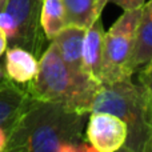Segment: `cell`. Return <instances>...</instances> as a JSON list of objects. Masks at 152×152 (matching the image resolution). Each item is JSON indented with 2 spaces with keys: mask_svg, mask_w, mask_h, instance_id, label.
I'll return each instance as SVG.
<instances>
[{
  "mask_svg": "<svg viewBox=\"0 0 152 152\" xmlns=\"http://www.w3.org/2000/svg\"><path fill=\"white\" fill-rule=\"evenodd\" d=\"M5 4H7V0H0V12H1L3 10H4Z\"/></svg>",
  "mask_w": 152,
  "mask_h": 152,
  "instance_id": "ffe728a7",
  "label": "cell"
},
{
  "mask_svg": "<svg viewBox=\"0 0 152 152\" xmlns=\"http://www.w3.org/2000/svg\"><path fill=\"white\" fill-rule=\"evenodd\" d=\"M143 152H152V136L148 139V142L145 143L144 148H143Z\"/></svg>",
  "mask_w": 152,
  "mask_h": 152,
  "instance_id": "ac0fdd59",
  "label": "cell"
},
{
  "mask_svg": "<svg viewBox=\"0 0 152 152\" xmlns=\"http://www.w3.org/2000/svg\"><path fill=\"white\" fill-rule=\"evenodd\" d=\"M66 104L32 97L7 131L4 151L88 152L95 151L83 139L86 119Z\"/></svg>",
  "mask_w": 152,
  "mask_h": 152,
  "instance_id": "6da1fadb",
  "label": "cell"
},
{
  "mask_svg": "<svg viewBox=\"0 0 152 152\" xmlns=\"http://www.w3.org/2000/svg\"><path fill=\"white\" fill-rule=\"evenodd\" d=\"M7 76H5V72H4V69L1 68V66H0V84L1 83H4L5 80H7Z\"/></svg>",
  "mask_w": 152,
  "mask_h": 152,
  "instance_id": "d6986e66",
  "label": "cell"
},
{
  "mask_svg": "<svg viewBox=\"0 0 152 152\" xmlns=\"http://www.w3.org/2000/svg\"><path fill=\"white\" fill-rule=\"evenodd\" d=\"M42 3L43 0H7L4 7L15 24V34L8 40V44L24 48L37 59L48 47H45V43L50 42L40 23Z\"/></svg>",
  "mask_w": 152,
  "mask_h": 152,
  "instance_id": "5b68a950",
  "label": "cell"
},
{
  "mask_svg": "<svg viewBox=\"0 0 152 152\" xmlns=\"http://www.w3.org/2000/svg\"><path fill=\"white\" fill-rule=\"evenodd\" d=\"M105 31L100 18L86 28L83 43V71L87 76L100 83L102 59L104 51Z\"/></svg>",
  "mask_w": 152,
  "mask_h": 152,
  "instance_id": "ba28073f",
  "label": "cell"
},
{
  "mask_svg": "<svg viewBox=\"0 0 152 152\" xmlns=\"http://www.w3.org/2000/svg\"><path fill=\"white\" fill-rule=\"evenodd\" d=\"M128 136L127 124L107 112H91L86 128V139L97 152H116L123 148Z\"/></svg>",
  "mask_w": 152,
  "mask_h": 152,
  "instance_id": "8992f818",
  "label": "cell"
},
{
  "mask_svg": "<svg viewBox=\"0 0 152 152\" xmlns=\"http://www.w3.org/2000/svg\"><path fill=\"white\" fill-rule=\"evenodd\" d=\"M108 1H112L113 4L120 7L123 11H128V10H135V8H140L145 3V0H108Z\"/></svg>",
  "mask_w": 152,
  "mask_h": 152,
  "instance_id": "9a60e30c",
  "label": "cell"
},
{
  "mask_svg": "<svg viewBox=\"0 0 152 152\" xmlns=\"http://www.w3.org/2000/svg\"><path fill=\"white\" fill-rule=\"evenodd\" d=\"M100 83L83 72L71 69L61 59L53 42L39 59L37 74L26 89L32 97L66 104L79 112L89 113L92 100Z\"/></svg>",
  "mask_w": 152,
  "mask_h": 152,
  "instance_id": "7a4b0ae2",
  "label": "cell"
},
{
  "mask_svg": "<svg viewBox=\"0 0 152 152\" xmlns=\"http://www.w3.org/2000/svg\"><path fill=\"white\" fill-rule=\"evenodd\" d=\"M67 26L88 28L102 16L108 0H63Z\"/></svg>",
  "mask_w": 152,
  "mask_h": 152,
  "instance_id": "7c38bea8",
  "label": "cell"
},
{
  "mask_svg": "<svg viewBox=\"0 0 152 152\" xmlns=\"http://www.w3.org/2000/svg\"><path fill=\"white\" fill-rule=\"evenodd\" d=\"M152 59V0L142 5V12L135 32L134 50L127 66V75L139 72Z\"/></svg>",
  "mask_w": 152,
  "mask_h": 152,
  "instance_id": "52a82bcc",
  "label": "cell"
},
{
  "mask_svg": "<svg viewBox=\"0 0 152 152\" xmlns=\"http://www.w3.org/2000/svg\"><path fill=\"white\" fill-rule=\"evenodd\" d=\"M137 81H139L137 86H139L143 96L145 121L152 131V59L139 71Z\"/></svg>",
  "mask_w": 152,
  "mask_h": 152,
  "instance_id": "5bb4252c",
  "label": "cell"
},
{
  "mask_svg": "<svg viewBox=\"0 0 152 152\" xmlns=\"http://www.w3.org/2000/svg\"><path fill=\"white\" fill-rule=\"evenodd\" d=\"M86 28L76 26H67L53 37L64 63L76 72H83V43Z\"/></svg>",
  "mask_w": 152,
  "mask_h": 152,
  "instance_id": "9c48e42d",
  "label": "cell"
},
{
  "mask_svg": "<svg viewBox=\"0 0 152 152\" xmlns=\"http://www.w3.org/2000/svg\"><path fill=\"white\" fill-rule=\"evenodd\" d=\"M5 143H7V134H5V131L0 127V151H4Z\"/></svg>",
  "mask_w": 152,
  "mask_h": 152,
  "instance_id": "e0dca14e",
  "label": "cell"
},
{
  "mask_svg": "<svg viewBox=\"0 0 152 152\" xmlns=\"http://www.w3.org/2000/svg\"><path fill=\"white\" fill-rule=\"evenodd\" d=\"M142 7L124 11V13L105 32L102 59L100 83L128 77L127 66L134 50L135 32Z\"/></svg>",
  "mask_w": 152,
  "mask_h": 152,
  "instance_id": "277c9868",
  "label": "cell"
},
{
  "mask_svg": "<svg viewBox=\"0 0 152 152\" xmlns=\"http://www.w3.org/2000/svg\"><path fill=\"white\" fill-rule=\"evenodd\" d=\"M40 23H42L45 37L50 42L64 27H67L63 0H43Z\"/></svg>",
  "mask_w": 152,
  "mask_h": 152,
  "instance_id": "4fadbf2b",
  "label": "cell"
},
{
  "mask_svg": "<svg viewBox=\"0 0 152 152\" xmlns=\"http://www.w3.org/2000/svg\"><path fill=\"white\" fill-rule=\"evenodd\" d=\"M91 112L111 113L127 124L128 136L121 151L143 152L145 143L152 136L145 121L142 91L139 86L132 83L131 76L100 83L92 100Z\"/></svg>",
  "mask_w": 152,
  "mask_h": 152,
  "instance_id": "3957f363",
  "label": "cell"
},
{
  "mask_svg": "<svg viewBox=\"0 0 152 152\" xmlns=\"http://www.w3.org/2000/svg\"><path fill=\"white\" fill-rule=\"evenodd\" d=\"M7 45H8V39H7V35L5 32L0 28V56L5 52L7 50Z\"/></svg>",
  "mask_w": 152,
  "mask_h": 152,
  "instance_id": "2e32d148",
  "label": "cell"
},
{
  "mask_svg": "<svg viewBox=\"0 0 152 152\" xmlns=\"http://www.w3.org/2000/svg\"><path fill=\"white\" fill-rule=\"evenodd\" d=\"M39 59L32 52L21 47H10L5 50L4 72L10 80L18 84H27L36 76Z\"/></svg>",
  "mask_w": 152,
  "mask_h": 152,
  "instance_id": "30bf717a",
  "label": "cell"
},
{
  "mask_svg": "<svg viewBox=\"0 0 152 152\" xmlns=\"http://www.w3.org/2000/svg\"><path fill=\"white\" fill-rule=\"evenodd\" d=\"M28 99L29 94L26 87L21 88L18 83L10 79L0 84V127L5 131V134L21 112Z\"/></svg>",
  "mask_w": 152,
  "mask_h": 152,
  "instance_id": "8fae6325",
  "label": "cell"
}]
</instances>
